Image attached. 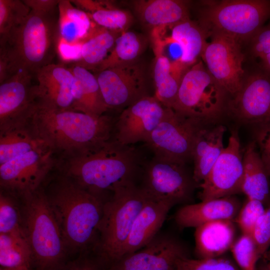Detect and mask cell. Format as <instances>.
Returning a JSON list of instances; mask_svg holds the SVG:
<instances>
[{
	"label": "cell",
	"mask_w": 270,
	"mask_h": 270,
	"mask_svg": "<svg viewBox=\"0 0 270 270\" xmlns=\"http://www.w3.org/2000/svg\"><path fill=\"white\" fill-rule=\"evenodd\" d=\"M64 157L63 176L100 198L105 192L112 194L135 183L141 164V154L134 146L111 139Z\"/></svg>",
	"instance_id": "6da1fadb"
},
{
	"label": "cell",
	"mask_w": 270,
	"mask_h": 270,
	"mask_svg": "<svg viewBox=\"0 0 270 270\" xmlns=\"http://www.w3.org/2000/svg\"><path fill=\"white\" fill-rule=\"evenodd\" d=\"M30 120L36 133L54 152L66 156L111 139L116 119L61 109L38 100Z\"/></svg>",
	"instance_id": "7a4b0ae2"
},
{
	"label": "cell",
	"mask_w": 270,
	"mask_h": 270,
	"mask_svg": "<svg viewBox=\"0 0 270 270\" xmlns=\"http://www.w3.org/2000/svg\"><path fill=\"white\" fill-rule=\"evenodd\" d=\"M30 10L22 22L2 43L0 63L7 66L8 78L24 71L34 76L53 63L58 53V16Z\"/></svg>",
	"instance_id": "3957f363"
},
{
	"label": "cell",
	"mask_w": 270,
	"mask_h": 270,
	"mask_svg": "<svg viewBox=\"0 0 270 270\" xmlns=\"http://www.w3.org/2000/svg\"><path fill=\"white\" fill-rule=\"evenodd\" d=\"M66 248L82 250L98 234L104 202L62 176L46 193Z\"/></svg>",
	"instance_id": "277c9868"
},
{
	"label": "cell",
	"mask_w": 270,
	"mask_h": 270,
	"mask_svg": "<svg viewBox=\"0 0 270 270\" xmlns=\"http://www.w3.org/2000/svg\"><path fill=\"white\" fill-rule=\"evenodd\" d=\"M22 226L32 258L38 270H58L66 246L46 192L39 188L23 197Z\"/></svg>",
	"instance_id": "5b68a950"
},
{
	"label": "cell",
	"mask_w": 270,
	"mask_h": 270,
	"mask_svg": "<svg viewBox=\"0 0 270 270\" xmlns=\"http://www.w3.org/2000/svg\"><path fill=\"white\" fill-rule=\"evenodd\" d=\"M104 202L96 249L108 266L122 258L132 224L149 198L140 186L132 183L116 190Z\"/></svg>",
	"instance_id": "8992f818"
},
{
	"label": "cell",
	"mask_w": 270,
	"mask_h": 270,
	"mask_svg": "<svg viewBox=\"0 0 270 270\" xmlns=\"http://www.w3.org/2000/svg\"><path fill=\"white\" fill-rule=\"evenodd\" d=\"M198 22L208 34L218 32L246 44L270 18V0L200 2Z\"/></svg>",
	"instance_id": "52a82bcc"
},
{
	"label": "cell",
	"mask_w": 270,
	"mask_h": 270,
	"mask_svg": "<svg viewBox=\"0 0 270 270\" xmlns=\"http://www.w3.org/2000/svg\"><path fill=\"white\" fill-rule=\"evenodd\" d=\"M229 98L200 59L182 76L172 109L182 115L213 124L225 114Z\"/></svg>",
	"instance_id": "ba28073f"
},
{
	"label": "cell",
	"mask_w": 270,
	"mask_h": 270,
	"mask_svg": "<svg viewBox=\"0 0 270 270\" xmlns=\"http://www.w3.org/2000/svg\"><path fill=\"white\" fill-rule=\"evenodd\" d=\"M249 62L240 89L228 101L225 114L256 126L270 120V70L256 61Z\"/></svg>",
	"instance_id": "9c48e42d"
},
{
	"label": "cell",
	"mask_w": 270,
	"mask_h": 270,
	"mask_svg": "<svg viewBox=\"0 0 270 270\" xmlns=\"http://www.w3.org/2000/svg\"><path fill=\"white\" fill-rule=\"evenodd\" d=\"M196 184L186 163L154 155L144 166L140 187L150 198L174 204L188 202Z\"/></svg>",
	"instance_id": "30bf717a"
},
{
	"label": "cell",
	"mask_w": 270,
	"mask_h": 270,
	"mask_svg": "<svg viewBox=\"0 0 270 270\" xmlns=\"http://www.w3.org/2000/svg\"><path fill=\"white\" fill-rule=\"evenodd\" d=\"M206 124H208L167 108L146 144L154 156L186 164L192 160L198 132Z\"/></svg>",
	"instance_id": "8fae6325"
},
{
	"label": "cell",
	"mask_w": 270,
	"mask_h": 270,
	"mask_svg": "<svg viewBox=\"0 0 270 270\" xmlns=\"http://www.w3.org/2000/svg\"><path fill=\"white\" fill-rule=\"evenodd\" d=\"M200 59L208 71L230 97L240 89L245 74L246 57L242 44L234 38L218 32L208 34Z\"/></svg>",
	"instance_id": "7c38bea8"
},
{
	"label": "cell",
	"mask_w": 270,
	"mask_h": 270,
	"mask_svg": "<svg viewBox=\"0 0 270 270\" xmlns=\"http://www.w3.org/2000/svg\"><path fill=\"white\" fill-rule=\"evenodd\" d=\"M54 154L50 148H44L0 164L1 188L21 197L37 190L56 164Z\"/></svg>",
	"instance_id": "4fadbf2b"
},
{
	"label": "cell",
	"mask_w": 270,
	"mask_h": 270,
	"mask_svg": "<svg viewBox=\"0 0 270 270\" xmlns=\"http://www.w3.org/2000/svg\"><path fill=\"white\" fill-rule=\"evenodd\" d=\"M244 166L236 131L231 132L228 143L208 174L199 186L200 198L206 200L233 196L242 192Z\"/></svg>",
	"instance_id": "5bb4252c"
},
{
	"label": "cell",
	"mask_w": 270,
	"mask_h": 270,
	"mask_svg": "<svg viewBox=\"0 0 270 270\" xmlns=\"http://www.w3.org/2000/svg\"><path fill=\"white\" fill-rule=\"evenodd\" d=\"M104 100L109 108H125L147 93L145 70L138 62L110 67L95 74Z\"/></svg>",
	"instance_id": "9a60e30c"
},
{
	"label": "cell",
	"mask_w": 270,
	"mask_h": 270,
	"mask_svg": "<svg viewBox=\"0 0 270 270\" xmlns=\"http://www.w3.org/2000/svg\"><path fill=\"white\" fill-rule=\"evenodd\" d=\"M167 108L154 96L141 98L124 109L116 119L112 140L124 146L140 142L146 144Z\"/></svg>",
	"instance_id": "2e32d148"
},
{
	"label": "cell",
	"mask_w": 270,
	"mask_h": 270,
	"mask_svg": "<svg viewBox=\"0 0 270 270\" xmlns=\"http://www.w3.org/2000/svg\"><path fill=\"white\" fill-rule=\"evenodd\" d=\"M34 76L20 71L0 84V130L28 121L37 104Z\"/></svg>",
	"instance_id": "e0dca14e"
},
{
	"label": "cell",
	"mask_w": 270,
	"mask_h": 270,
	"mask_svg": "<svg viewBox=\"0 0 270 270\" xmlns=\"http://www.w3.org/2000/svg\"><path fill=\"white\" fill-rule=\"evenodd\" d=\"M188 256L174 237L158 234L148 244L102 270H176L177 261Z\"/></svg>",
	"instance_id": "ac0fdd59"
},
{
	"label": "cell",
	"mask_w": 270,
	"mask_h": 270,
	"mask_svg": "<svg viewBox=\"0 0 270 270\" xmlns=\"http://www.w3.org/2000/svg\"><path fill=\"white\" fill-rule=\"evenodd\" d=\"M174 205L171 202L150 196L132 224L122 258L142 248L154 238Z\"/></svg>",
	"instance_id": "d6986e66"
},
{
	"label": "cell",
	"mask_w": 270,
	"mask_h": 270,
	"mask_svg": "<svg viewBox=\"0 0 270 270\" xmlns=\"http://www.w3.org/2000/svg\"><path fill=\"white\" fill-rule=\"evenodd\" d=\"M38 100L61 109H72L74 76L69 68L52 63L36 74Z\"/></svg>",
	"instance_id": "ffe728a7"
},
{
	"label": "cell",
	"mask_w": 270,
	"mask_h": 270,
	"mask_svg": "<svg viewBox=\"0 0 270 270\" xmlns=\"http://www.w3.org/2000/svg\"><path fill=\"white\" fill-rule=\"evenodd\" d=\"M241 208L239 200L230 196L186 204L174 216L177 225L181 228H194L210 222L236 218Z\"/></svg>",
	"instance_id": "44dd1931"
},
{
	"label": "cell",
	"mask_w": 270,
	"mask_h": 270,
	"mask_svg": "<svg viewBox=\"0 0 270 270\" xmlns=\"http://www.w3.org/2000/svg\"><path fill=\"white\" fill-rule=\"evenodd\" d=\"M225 126L215 123L203 126L198 132L192 150V176L196 184L206 178L224 149L223 138Z\"/></svg>",
	"instance_id": "7402d4cb"
},
{
	"label": "cell",
	"mask_w": 270,
	"mask_h": 270,
	"mask_svg": "<svg viewBox=\"0 0 270 270\" xmlns=\"http://www.w3.org/2000/svg\"><path fill=\"white\" fill-rule=\"evenodd\" d=\"M69 68L74 76L72 109L94 116L104 114L110 109L104 100L96 76L76 63Z\"/></svg>",
	"instance_id": "603a6c76"
},
{
	"label": "cell",
	"mask_w": 270,
	"mask_h": 270,
	"mask_svg": "<svg viewBox=\"0 0 270 270\" xmlns=\"http://www.w3.org/2000/svg\"><path fill=\"white\" fill-rule=\"evenodd\" d=\"M133 6L140 20L150 30L190 18L189 2L186 0H138Z\"/></svg>",
	"instance_id": "cb8c5ba5"
},
{
	"label": "cell",
	"mask_w": 270,
	"mask_h": 270,
	"mask_svg": "<svg viewBox=\"0 0 270 270\" xmlns=\"http://www.w3.org/2000/svg\"><path fill=\"white\" fill-rule=\"evenodd\" d=\"M234 228L231 220L205 223L196 228L195 252L199 258L220 257L234 242Z\"/></svg>",
	"instance_id": "d4e9b609"
},
{
	"label": "cell",
	"mask_w": 270,
	"mask_h": 270,
	"mask_svg": "<svg viewBox=\"0 0 270 270\" xmlns=\"http://www.w3.org/2000/svg\"><path fill=\"white\" fill-rule=\"evenodd\" d=\"M58 9V47L78 46L94 30L97 25L87 12L74 7L70 0H60Z\"/></svg>",
	"instance_id": "484cf974"
},
{
	"label": "cell",
	"mask_w": 270,
	"mask_h": 270,
	"mask_svg": "<svg viewBox=\"0 0 270 270\" xmlns=\"http://www.w3.org/2000/svg\"><path fill=\"white\" fill-rule=\"evenodd\" d=\"M181 47L182 63L188 68L198 61L208 42V32L198 22L190 18L176 24L160 26Z\"/></svg>",
	"instance_id": "4316f807"
},
{
	"label": "cell",
	"mask_w": 270,
	"mask_h": 270,
	"mask_svg": "<svg viewBox=\"0 0 270 270\" xmlns=\"http://www.w3.org/2000/svg\"><path fill=\"white\" fill-rule=\"evenodd\" d=\"M256 143L252 141L246 148L242 162L244 178L242 192L248 198L256 200L270 204V191L266 174Z\"/></svg>",
	"instance_id": "83f0119b"
},
{
	"label": "cell",
	"mask_w": 270,
	"mask_h": 270,
	"mask_svg": "<svg viewBox=\"0 0 270 270\" xmlns=\"http://www.w3.org/2000/svg\"><path fill=\"white\" fill-rule=\"evenodd\" d=\"M0 130V165L30 151L47 148L30 120Z\"/></svg>",
	"instance_id": "f1b7e54d"
},
{
	"label": "cell",
	"mask_w": 270,
	"mask_h": 270,
	"mask_svg": "<svg viewBox=\"0 0 270 270\" xmlns=\"http://www.w3.org/2000/svg\"><path fill=\"white\" fill-rule=\"evenodd\" d=\"M78 8L88 13L97 26L122 32L129 30L133 16L126 10L116 6L111 1L92 0H70Z\"/></svg>",
	"instance_id": "f546056e"
},
{
	"label": "cell",
	"mask_w": 270,
	"mask_h": 270,
	"mask_svg": "<svg viewBox=\"0 0 270 270\" xmlns=\"http://www.w3.org/2000/svg\"><path fill=\"white\" fill-rule=\"evenodd\" d=\"M154 54V96L164 106L172 108L186 72L173 65L165 56L157 53Z\"/></svg>",
	"instance_id": "4dcf8cb0"
},
{
	"label": "cell",
	"mask_w": 270,
	"mask_h": 270,
	"mask_svg": "<svg viewBox=\"0 0 270 270\" xmlns=\"http://www.w3.org/2000/svg\"><path fill=\"white\" fill-rule=\"evenodd\" d=\"M121 32L97 26L82 42L76 64L90 70H96L106 60Z\"/></svg>",
	"instance_id": "1f68e13d"
},
{
	"label": "cell",
	"mask_w": 270,
	"mask_h": 270,
	"mask_svg": "<svg viewBox=\"0 0 270 270\" xmlns=\"http://www.w3.org/2000/svg\"><path fill=\"white\" fill-rule=\"evenodd\" d=\"M146 46V40L141 34L130 30L122 32L112 50L98 68L97 71L138 62Z\"/></svg>",
	"instance_id": "d6a6232c"
},
{
	"label": "cell",
	"mask_w": 270,
	"mask_h": 270,
	"mask_svg": "<svg viewBox=\"0 0 270 270\" xmlns=\"http://www.w3.org/2000/svg\"><path fill=\"white\" fill-rule=\"evenodd\" d=\"M32 254L26 236L0 234L1 268H30Z\"/></svg>",
	"instance_id": "836d02e7"
},
{
	"label": "cell",
	"mask_w": 270,
	"mask_h": 270,
	"mask_svg": "<svg viewBox=\"0 0 270 270\" xmlns=\"http://www.w3.org/2000/svg\"><path fill=\"white\" fill-rule=\"evenodd\" d=\"M30 12L23 0H0V43L22 22Z\"/></svg>",
	"instance_id": "e575fe53"
},
{
	"label": "cell",
	"mask_w": 270,
	"mask_h": 270,
	"mask_svg": "<svg viewBox=\"0 0 270 270\" xmlns=\"http://www.w3.org/2000/svg\"><path fill=\"white\" fill-rule=\"evenodd\" d=\"M0 234L26 236L20 207L10 196V194H6L2 191L0 195Z\"/></svg>",
	"instance_id": "d590c367"
},
{
	"label": "cell",
	"mask_w": 270,
	"mask_h": 270,
	"mask_svg": "<svg viewBox=\"0 0 270 270\" xmlns=\"http://www.w3.org/2000/svg\"><path fill=\"white\" fill-rule=\"evenodd\" d=\"M230 249L240 270H256V264L260 258L252 236L242 234Z\"/></svg>",
	"instance_id": "8d00e7d4"
},
{
	"label": "cell",
	"mask_w": 270,
	"mask_h": 270,
	"mask_svg": "<svg viewBox=\"0 0 270 270\" xmlns=\"http://www.w3.org/2000/svg\"><path fill=\"white\" fill-rule=\"evenodd\" d=\"M176 270H240L230 260L225 258L192 259L188 256L180 258Z\"/></svg>",
	"instance_id": "74e56055"
},
{
	"label": "cell",
	"mask_w": 270,
	"mask_h": 270,
	"mask_svg": "<svg viewBox=\"0 0 270 270\" xmlns=\"http://www.w3.org/2000/svg\"><path fill=\"white\" fill-rule=\"evenodd\" d=\"M265 209L260 201L247 198L236 218L242 234L252 236L256 223Z\"/></svg>",
	"instance_id": "f35d334b"
},
{
	"label": "cell",
	"mask_w": 270,
	"mask_h": 270,
	"mask_svg": "<svg viewBox=\"0 0 270 270\" xmlns=\"http://www.w3.org/2000/svg\"><path fill=\"white\" fill-rule=\"evenodd\" d=\"M247 49L244 52L248 61L260 60L270 54V22L264 26L246 44Z\"/></svg>",
	"instance_id": "ab89813d"
},
{
	"label": "cell",
	"mask_w": 270,
	"mask_h": 270,
	"mask_svg": "<svg viewBox=\"0 0 270 270\" xmlns=\"http://www.w3.org/2000/svg\"><path fill=\"white\" fill-rule=\"evenodd\" d=\"M252 236L260 258L262 257L270 246V204L257 221Z\"/></svg>",
	"instance_id": "60d3db41"
},
{
	"label": "cell",
	"mask_w": 270,
	"mask_h": 270,
	"mask_svg": "<svg viewBox=\"0 0 270 270\" xmlns=\"http://www.w3.org/2000/svg\"><path fill=\"white\" fill-rule=\"evenodd\" d=\"M256 140L268 176H270V120L256 126Z\"/></svg>",
	"instance_id": "b9f144b4"
},
{
	"label": "cell",
	"mask_w": 270,
	"mask_h": 270,
	"mask_svg": "<svg viewBox=\"0 0 270 270\" xmlns=\"http://www.w3.org/2000/svg\"><path fill=\"white\" fill-rule=\"evenodd\" d=\"M30 10L38 13L48 14L54 11L60 0H22Z\"/></svg>",
	"instance_id": "7bdbcfd3"
},
{
	"label": "cell",
	"mask_w": 270,
	"mask_h": 270,
	"mask_svg": "<svg viewBox=\"0 0 270 270\" xmlns=\"http://www.w3.org/2000/svg\"><path fill=\"white\" fill-rule=\"evenodd\" d=\"M58 270H100L98 266L88 260H78L64 264Z\"/></svg>",
	"instance_id": "ee69618b"
},
{
	"label": "cell",
	"mask_w": 270,
	"mask_h": 270,
	"mask_svg": "<svg viewBox=\"0 0 270 270\" xmlns=\"http://www.w3.org/2000/svg\"><path fill=\"white\" fill-rule=\"evenodd\" d=\"M260 64L266 68L270 70V54L260 59Z\"/></svg>",
	"instance_id": "f6af8a7d"
},
{
	"label": "cell",
	"mask_w": 270,
	"mask_h": 270,
	"mask_svg": "<svg viewBox=\"0 0 270 270\" xmlns=\"http://www.w3.org/2000/svg\"><path fill=\"white\" fill-rule=\"evenodd\" d=\"M264 261L256 268V270H270V262Z\"/></svg>",
	"instance_id": "bcb514c9"
},
{
	"label": "cell",
	"mask_w": 270,
	"mask_h": 270,
	"mask_svg": "<svg viewBox=\"0 0 270 270\" xmlns=\"http://www.w3.org/2000/svg\"><path fill=\"white\" fill-rule=\"evenodd\" d=\"M262 257L264 260L270 262V248L265 252Z\"/></svg>",
	"instance_id": "7dc6e473"
},
{
	"label": "cell",
	"mask_w": 270,
	"mask_h": 270,
	"mask_svg": "<svg viewBox=\"0 0 270 270\" xmlns=\"http://www.w3.org/2000/svg\"><path fill=\"white\" fill-rule=\"evenodd\" d=\"M24 268H1L0 270H23Z\"/></svg>",
	"instance_id": "c3c4849f"
},
{
	"label": "cell",
	"mask_w": 270,
	"mask_h": 270,
	"mask_svg": "<svg viewBox=\"0 0 270 270\" xmlns=\"http://www.w3.org/2000/svg\"><path fill=\"white\" fill-rule=\"evenodd\" d=\"M23 270H29V268H24Z\"/></svg>",
	"instance_id": "681fc988"
}]
</instances>
